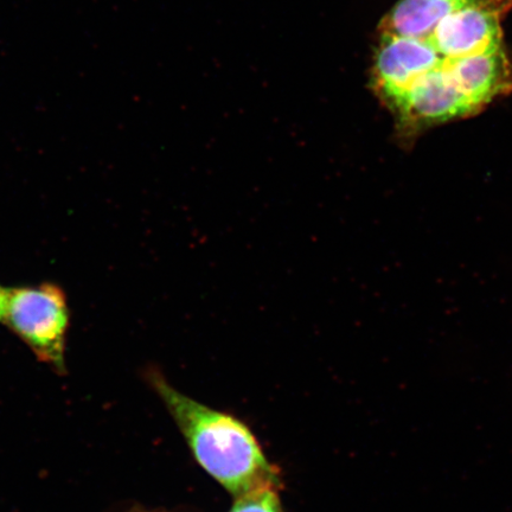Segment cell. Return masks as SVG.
I'll return each mask as SVG.
<instances>
[{
  "label": "cell",
  "instance_id": "8",
  "mask_svg": "<svg viewBox=\"0 0 512 512\" xmlns=\"http://www.w3.org/2000/svg\"><path fill=\"white\" fill-rule=\"evenodd\" d=\"M230 512H281L275 483L261 485L238 497Z\"/></svg>",
  "mask_w": 512,
  "mask_h": 512
},
{
  "label": "cell",
  "instance_id": "7",
  "mask_svg": "<svg viewBox=\"0 0 512 512\" xmlns=\"http://www.w3.org/2000/svg\"><path fill=\"white\" fill-rule=\"evenodd\" d=\"M469 0H399L380 24L381 34L430 41L435 29Z\"/></svg>",
  "mask_w": 512,
  "mask_h": 512
},
{
  "label": "cell",
  "instance_id": "4",
  "mask_svg": "<svg viewBox=\"0 0 512 512\" xmlns=\"http://www.w3.org/2000/svg\"><path fill=\"white\" fill-rule=\"evenodd\" d=\"M430 41L381 34L375 50L371 86L389 110L414 83L444 63Z\"/></svg>",
  "mask_w": 512,
  "mask_h": 512
},
{
  "label": "cell",
  "instance_id": "2",
  "mask_svg": "<svg viewBox=\"0 0 512 512\" xmlns=\"http://www.w3.org/2000/svg\"><path fill=\"white\" fill-rule=\"evenodd\" d=\"M2 323L28 345L38 360L59 371L66 369L70 310L59 285L8 288Z\"/></svg>",
  "mask_w": 512,
  "mask_h": 512
},
{
  "label": "cell",
  "instance_id": "3",
  "mask_svg": "<svg viewBox=\"0 0 512 512\" xmlns=\"http://www.w3.org/2000/svg\"><path fill=\"white\" fill-rule=\"evenodd\" d=\"M512 0H469L434 30L430 42L444 60L489 53L502 47V21Z\"/></svg>",
  "mask_w": 512,
  "mask_h": 512
},
{
  "label": "cell",
  "instance_id": "5",
  "mask_svg": "<svg viewBox=\"0 0 512 512\" xmlns=\"http://www.w3.org/2000/svg\"><path fill=\"white\" fill-rule=\"evenodd\" d=\"M390 111L395 114L400 130L409 133L477 114L454 85L444 63L416 81Z\"/></svg>",
  "mask_w": 512,
  "mask_h": 512
},
{
  "label": "cell",
  "instance_id": "6",
  "mask_svg": "<svg viewBox=\"0 0 512 512\" xmlns=\"http://www.w3.org/2000/svg\"><path fill=\"white\" fill-rule=\"evenodd\" d=\"M444 67L477 113L498 96L512 93V66L502 47L465 59L445 60Z\"/></svg>",
  "mask_w": 512,
  "mask_h": 512
},
{
  "label": "cell",
  "instance_id": "9",
  "mask_svg": "<svg viewBox=\"0 0 512 512\" xmlns=\"http://www.w3.org/2000/svg\"><path fill=\"white\" fill-rule=\"evenodd\" d=\"M6 293H8V288H4L3 286H0V322H2V319H3Z\"/></svg>",
  "mask_w": 512,
  "mask_h": 512
},
{
  "label": "cell",
  "instance_id": "1",
  "mask_svg": "<svg viewBox=\"0 0 512 512\" xmlns=\"http://www.w3.org/2000/svg\"><path fill=\"white\" fill-rule=\"evenodd\" d=\"M165 402L198 463L236 498L275 483V473L245 425L232 416L188 398L170 386L156 369L147 373Z\"/></svg>",
  "mask_w": 512,
  "mask_h": 512
}]
</instances>
